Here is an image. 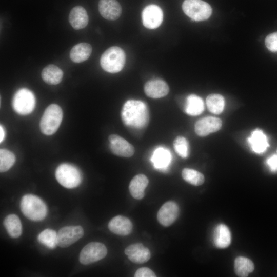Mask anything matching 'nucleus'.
Returning <instances> with one entry per match:
<instances>
[{
	"label": "nucleus",
	"instance_id": "obj_1",
	"mask_svg": "<svg viewBox=\"0 0 277 277\" xmlns=\"http://www.w3.org/2000/svg\"><path fill=\"white\" fill-rule=\"evenodd\" d=\"M121 116L125 127L135 131L145 129L149 122L147 105L140 100L127 101L122 107Z\"/></svg>",
	"mask_w": 277,
	"mask_h": 277
},
{
	"label": "nucleus",
	"instance_id": "obj_2",
	"mask_svg": "<svg viewBox=\"0 0 277 277\" xmlns=\"http://www.w3.org/2000/svg\"><path fill=\"white\" fill-rule=\"evenodd\" d=\"M21 210L28 219L34 221L44 220L47 214V207L44 202L36 195H24L20 203Z\"/></svg>",
	"mask_w": 277,
	"mask_h": 277
},
{
	"label": "nucleus",
	"instance_id": "obj_3",
	"mask_svg": "<svg viewBox=\"0 0 277 277\" xmlns=\"http://www.w3.org/2000/svg\"><path fill=\"white\" fill-rule=\"evenodd\" d=\"M125 60L126 55L124 50L119 47L112 46L102 54L100 64L105 71L115 73L123 69Z\"/></svg>",
	"mask_w": 277,
	"mask_h": 277
},
{
	"label": "nucleus",
	"instance_id": "obj_4",
	"mask_svg": "<svg viewBox=\"0 0 277 277\" xmlns=\"http://www.w3.org/2000/svg\"><path fill=\"white\" fill-rule=\"evenodd\" d=\"M63 115L62 108L58 105L53 104L48 106L40 121L42 132L47 135L55 133L61 124Z\"/></svg>",
	"mask_w": 277,
	"mask_h": 277
},
{
	"label": "nucleus",
	"instance_id": "obj_5",
	"mask_svg": "<svg viewBox=\"0 0 277 277\" xmlns=\"http://www.w3.org/2000/svg\"><path fill=\"white\" fill-rule=\"evenodd\" d=\"M55 174L58 182L67 188H75L82 182V175L79 169L70 164L64 163L59 165Z\"/></svg>",
	"mask_w": 277,
	"mask_h": 277
},
{
	"label": "nucleus",
	"instance_id": "obj_6",
	"mask_svg": "<svg viewBox=\"0 0 277 277\" xmlns=\"http://www.w3.org/2000/svg\"><path fill=\"white\" fill-rule=\"evenodd\" d=\"M182 9L186 15L195 21L206 20L212 13L210 5L202 0H185Z\"/></svg>",
	"mask_w": 277,
	"mask_h": 277
},
{
	"label": "nucleus",
	"instance_id": "obj_7",
	"mask_svg": "<svg viewBox=\"0 0 277 277\" xmlns=\"http://www.w3.org/2000/svg\"><path fill=\"white\" fill-rule=\"evenodd\" d=\"M35 97L29 89L22 88L15 93L12 106L14 111L21 115H27L31 113L35 106Z\"/></svg>",
	"mask_w": 277,
	"mask_h": 277
},
{
	"label": "nucleus",
	"instance_id": "obj_8",
	"mask_svg": "<svg viewBox=\"0 0 277 277\" xmlns=\"http://www.w3.org/2000/svg\"><path fill=\"white\" fill-rule=\"evenodd\" d=\"M107 253V249L104 244L100 242H90L82 249L79 261L83 265H89L102 260Z\"/></svg>",
	"mask_w": 277,
	"mask_h": 277
},
{
	"label": "nucleus",
	"instance_id": "obj_9",
	"mask_svg": "<svg viewBox=\"0 0 277 277\" xmlns=\"http://www.w3.org/2000/svg\"><path fill=\"white\" fill-rule=\"evenodd\" d=\"M84 235V230L80 226H65L57 233V245L66 248L70 246Z\"/></svg>",
	"mask_w": 277,
	"mask_h": 277
},
{
	"label": "nucleus",
	"instance_id": "obj_10",
	"mask_svg": "<svg viewBox=\"0 0 277 277\" xmlns=\"http://www.w3.org/2000/svg\"><path fill=\"white\" fill-rule=\"evenodd\" d=\"M143 25L149 29L158 28L163 21V12L157 5L151 4L145 7L142 12Z\"/></svg>",
	"mask_w": 277,
	"mask_h": 277
},
{
	"label": "nucleus",
	"instance_id": "obj_11",
	"mask_svg": "<svg viewBox=\"0 0 277 277\" xmlns=\"http://www.w3.org/2000/svg\"><path fill=\"white\" fill-rule=\"evenodd\" d=\"M109 148L115 155L130 157L134 153V148L125 139L116 134H111L108 138Z\"/></svg>",
	"mask_w": 277,
	"mask_h": 277
},
{
	"label": "nucleus",
	"instance_id": "obj_12",
	"mask_svg": "<svg viewBox=\"0 0 277 277\" xmlns=\"http://www.w3.org/2000/svg\"><path fill=\"white\" fill-rule=\"evenodd\" d=\"M222 125V120L219 118L207 116L196 122L194 130L197 135L203 137L219 131Z\"/></svg>",
	"mask_w": 277,
	"mask_h": 277
},
{
	"label": "nucleus",
	"instance_id": "obj_13",
	"mask_svg": "<svg viewBox=\"0 0 277 277\" xmlns=\"http://www.w3.org/2000/svg\"><path fill=\"white\" fill-rule=\"evenodd\" d=\"M179 214V208L177 204L173 201H168L165 203L159 209L157 219L162 225L168 227L174 223Z\"/></svg>",
	"mask_w": 277,
	"mask_h": 277
},
{
	"label": "nucleus",
	"instance_id": "obj_14",
	"mask_svg": "<svg viewBox=\"0 0 277 277\" xmlns=\"http://www.w3.org/2000/svg\"><path fill=\"white\" fill-rule=\"evenodd\" d=\"M145 93L152 98H159L167 95L169 88L167 83L161 79H153L147 82L144 86Z\"/></svg>",
	"mask_w": 277,
	"mask_h": 277
},
{
	"label": "nucleus",
	"instance_id": "obj_15",
	"mask_svg": "<svg viewBox=\"0 0 277 277\" xmlns=\"http://www.w3.org/2000/svg\"><path fill=\"white\" fill-rule=\"evenodd\" d=\"M125 253L132 262L142 264L147 262L151 257L149 249L141 243H135L128 246Z\"/></svg>",
	"mask_w": 277,
	"mask_h": 277
},
{
	"label": "nucleus",
	"instance_id": "obj_16",
	"mask_svg": "<svg viewBox=\"0 0 277 277\" xmlns=\"http://www.w3.org/2000/svg\"><path fill=\"white\" fill-rule=\"evenodd\" d=\"M98 10L105 19L114 21L118 19L122 13V7L116 0H100Z\"/></svg>",
	"mask_w": 277,
	"mask_h": 277
},
{
	"label": "nucleus",
	"instance_id": "obj_17",
	"mask_svg": "<svg viewBox=\"0 0 277 277\" xmlns=\"http://www.w3.org/2000/svg\"><path fill=\"white\" fill-rule=\"evenodd\" d=\"M108 228L112 233L126 236L132 232L133 224L128 217L122 215H117L109 221Z\"/></svg>",
	"mask_w": 277,
	"mask_h": 277
},
{
	"label": "nucleus",
	"instance_id": "obj_18",
	"mask_svg": "<svg viewBox=\"0 0 277 277\" xmlns=\"http://www.w3.org/2000/svg\"><path fill=\"white\" fill-rule=\"evenodd\" d=\"M89 17L86 10L81 6L73 7L69 15V22L76 30L84 28L88 24Z\"/></svg>",
	"mask_w": 277,
	"mask_h": 277
},
{
	"label": "nucleus",
	"instance_id": "obj_19",
	"mask_svg": "<svg viewBox=\"0 0 277 277\" xmlns=\"http://www.w3.org/2000/svg\"><path fill=\"white\" fill-rule=\"evenodd\" d=\"M148 183L149 180L144 174H139L134 176L129 186V190L132 197L136 200L143 199Z\"/></svg>",
	"mask_w": 277,
	"mask_h": 277
},
{
	"label": "nucleus",
	"instance_id": "obj_20",
	"mask_svg": "<svg viewBox=\"0 0 277 277\" xmlns=\"http://www.w3.org/2000/svg\"><path fill=\"white\" fill-rule=\"evenodd\" d=\"M247 141L253 151L256 153L265 152L269 146L266 135L259 129L254 130Z\"/></svg>",
	"mask_w": 277,
	"mask_h": 277
},
{
	"label": "nucleus",
	"instance_id": "obj_21",
	"mask_svg": "<svg viewBox=\"0 0 277 277\" xmlns=\"http://www.w3.org/2000/svg\"><path fill=\"white\" fill-rule=\"evenodd\" d=\"M171 160L170 152L167 149L160 147L155 149L151 157L154 167L160 170H166Z\"/></svg>",
	"mask_w": 277,
	"mask_h": 277
},
{
	"label": "nucleus",
	"instance_id": "obj_22",
	"mask_svg": "<svg viewBox=\"0 0 277 277\" xmlns=\"http://www.w3.org/2000/svg\"><path fill=\"white\" fill-rule=\"evenodd\" d=\"M204 109V104L201 97L195 94H190L187 97L183 107L186 114L191 116L198 115Z\"/></svg>",
	"mask_w": 277,
	"mask_h": 277
},
{
	"label": "nucleus",
	"instance_id": "obj_23",
	"mask_svg": "<svg viewBox=\"0 0 277 277\" xmlns=\"http://www.w3.org/2000/svg\"><path fill=\"white\" fill-rule=\"evenodd\" d=\"M213 239L216 247H227L231 243V233L228 227L224 224L218 225L214 229Z\"/></svg>",
	"mask_w": 277,
	"mask_h": 277
},
{
	"label": "nucleus",
	"instance_id": "obj_24",
	"mask_svg": "<svg viewBox=\"0 0 277 277\" xmlns=\"http://www.w3.org/2000/svg\"><path fill=\"white\" fill-rule=\"evenodd\" d=\"M91 46L87 43H81L73 46L70 52V57L74 63H80L87 60L92 53Z\"/></svg>",
	"mask_w": 277,
	"mask_h": 277
},
{
	"label": "nucleus",
	"instance_id": "obj_25",
	"mask_svg": "<svg viewBox=\"0 0 277 277\" xmlns=\"http://www.w3.org/2000/svg\"><path fill=\"white\" fill-rule=\"evenodd\" d=\"M41 75L45 83L49 85H57L62 80L63 72L57 66L50 64L43 69Z\"/></svg>",
	"mask_w": 277,
	"mask_h": 277
},
{
	"label": "nucleus",
	"instance_id": "obj_26",
	"mask_svg": "<svg viewBox=\"0 0 277 277\" xmlns=\"http://www.w3.org/2000/svg\"><path fill=\"white\" fill-rule=\"evenodd\" d=\"M9 235L13 238L19 237L22 232V225L19 217L14 214L7 215L3 222Z\"/></svg>",
	"mask_w": 277,
	"mask_h": 277
},
{
	"label": "nucleus",
	"instance_id": "obj_27",
	"mask_svg": "<svg viewBox=\"0 0 277 277\" xmlns=\"http://www.w3.org/2000/svg\"><path fill=\"white\" fill-rule=\"evenodd\" d=\"M254 269L253 263L247 258L239 256L234 260V270L238 276H247L250 273L254 270Z\"/></svg>",
	"mask_w": 277,
	"mask_h": 277
},
{
	"label": "nucleus",
	"instance_id": "obj_28",
	"mask_svg": "<svg viewBox=\"0 0 277 277\" xmlns=\"http://www.w3.org/2000/svg\"><path fill=\"white\" fill-rule=\"evenodd\" d=\"M206 104L210 112L219 114L224 109L225 105L224 98L219 94H211L206 98Z\"/></svg>",
	"mask_w": 277,
	"mask_h": 277
},
{
	"label": "nucleus",
	"instance_id": "obj_29",
	"mask_svg": "<svg viewBox=\"0 0 277 277\" xmlns=\"http://www.w3.org/2000/svg\"><path fill=\"white\" fill-rule=\"evenodd\" d=\"M38 241L50 249H54L57 245V233L53 229H46L38 235Z\"/></svg>",
	"mask_w": 277,
	"mask_h": 277
},
{
	"label": "nucleus",
	"instance_id": "obj_30",
	"mask_svg": "<svg viewBox=\"0 0 277 277\" xmlns=\"http://www.w3.org/2000/svg\"><path fill=\"white\" fill-rule=\"evenodd\" d=\"M182 176L185 181L194 186H200L205 181L204 176L202 173L192 169L184 168Z\"/></svg>",
	"mask_w": 277,
	"mask_h": 277
},
{
	"label": "nucleus",
	"instance_id": "obj_31",
	"mask_svg": "<svg viewBox=\"0 0 277 277\" xmlns=\"http://www.w3.org/2000/svg\"><path fill=\"white\" fill-rule=\"evenodd\" d=\"M15 158L14 154L6 149L0 150V171H8L14 164Z\"/></svg>",
	"mask_w": 277,
	"mask_h": 277
},
{
	"label": "nucleus",
	"instance_id": "obj_32",
	"mask_svg": "<svg viewBox=\"0 0 277 277\" xmlns=\"http://www.w3.org/2000/svg\"><path fill=\"white\" fill-rule=\"evenodd\" d=\"M173 147L176 153L182 158H186L189 154L187 140L182 136H177L173 141Z\"/></svg>",
	"mask_w": 277,
	"mask_h": 277
},
{
	"label": "nucleus",
	"instance_id": "obj_33",
	"mask_svg": "<svg viewBox=\"0 0 277 277\" xmlns=\"http://www.w3.org/2000/svg\"><path fill=\"white\" fill-rule=\"evenodd\" d=\"M265 43L269 51L277 52V32L272 33L267 36Z\"/></svg>",
	"mask_w": 277,
	"mask_h": 277
},
{
	"label": "nucleus",
	"instance_id": "obj_34",
	"mask_svg": "<svg viewBox=\"0 0 277 277\" xmlns=\"http://www.w3.org/2000/svg\"><path fill=\"white\" fill-rule=\"evenodd\" d=\"M135 277H155L154 272L148 267H142L138 269L135 274Z\"/></svg>",
	"mask_w": 277,
	"mask_h": 277
},
{
	"label": "nucleus",
	"instance_id": "obj_35",
	"mask_svg": "<svg viewBox=\"0 0 277 277\" xmlns=\"http://www.w3.org/2000/svg\"><path fill=\"white\" fill-rule=\"evenodd\" d=\"M266 164L271 171L277 172V154H273L266 160Z\"/></svg>",
	"mask_w": 277,
	"mask_h": 277
},
{
	"label": "nucleus",
	"instance_id": "obj_36",
	"mask_svg": "<svg viewBox=\"0 0 277 277\" xmlns=\"http://www.w3.org/2000/svg\"><path fill=\"white\" fill-rule=\"evenodd\" d=\"M5 137V131L2 125L0 126V142H2Z\"/></svg>",
	"mask_w": 277,
	"mask_h": 277
}]
</instances>
